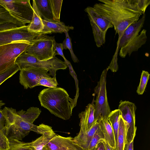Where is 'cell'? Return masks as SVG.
Wrapping results in <instances>:
<instances>
[{
    "label": "cell",
    "instance_id": "9c48e42d",
    "mask_svg": "<svg viewBox=\"0 0 150 150\" xmlns=\"http://www.w3.org/2000/svg\"><path fill=\"white\" fill-rule=\"evenodd\" d=\"M31 45L15 42L0 46V74L13 66L17 58Z\"/></svg>",
    "mask_w": 150,
    "mask_h": 150
},
{
    "label": "cell",
    "instance_id": "f546056e",
    "mask_svg": "<svg viewBox=\"0 0 150 150\" xmlns=\"http://www.w3.org/2000/svg\"><path fill=\"white\" fill-rule=\"evenodd\" d=\"M149 76L150 74L148 71H142L140 83L137 90V92L138 95H141L144 93L149 78Z\"/></svg>",
    "mask_w": 150,
    "mask_h": 150
},
{
    "label": "cell",
    "instance_id": "4dcf8cb0",
    "mask_svg": "<svg viewBox=\"0 0 150 150\" xmlns=\"http://www.w3.org/2000/svg\"><path fill=\"white\" fill-rule=\"evenodd\" d=\"M58 84L56 78L42 76L39 80L38 86H42L49 88H54L57 87Z\"/></svg>",
    "mask_w": 150,
    "mask_h": 150
},
{
    "label": "cell",
    "instance_id": "ba28073f",
    "mask_svg": "<svg viewBox=\"0 0 150 150\" xmlns=\"http://www.w3.org/2000/svg\"><path fill=\"white\" fill-rule=\"evenodd\" d=\"M0 5L24 25L31 22L33 9L30 0H0Z\"/></svg>",
    "mask_w": 150,
    "mask_h": 150
},
{
    "label": "cell",
    "instance_id": "74e56055",
    "mask_svg": "<svg viewBox=\"0 0 150 150\" xmlns=\"http://www.w3.org/2000/svg\"><path fill=\"white\" fill-rule=\"evenodd\" d=\"M19 27L17 25L11 23L0 24V31L11 29Z\"/></svg>",
    "mask_w": 150,
    "mask_h": 150
},
{
    "label": "cell",
    "instance_id": "603a6c76",
    "mask_svg": "<svg viewBox=\"0 0 150 150\" xmlns=\"http://www.w3.org/2000/svg\"><path fill=\"white\" fill-rule=\"evenodd\" d=\"M126 130L125 121L121 115L120 117L119 127L116 145V150H124L126 141Z\"/></svg>",
    "mask_w": 150,
    "mask_h": 150
},
{
    "label": "cell",
    "instance_id": "52a82bcc",
    "mask_svg": "<svg viewBox=\"0 0 150 150\" xmlns=\"http://www.w3.org/2000/svg\"><path fill=\"white\" fill-rule=\"evenodd\" d=\"M85 11L88 14L96 45L100 47L105 42L107 30L113 28V25L110 21L99 14L93 7H87Z\"/></svg>",
    "mask_w": 150,
    "mask_h": 150
},
{
    "label": "cell",
    "instance_id": "5bb4252c",
    "mask_svg": "<svg viewBox=\"0 0 150 150\" xmlns=\"http://www.w3.org/2000/svg\"><path fill=\"white\" fill-rule=\"evenodd\" d=\"M146 30L143 29L139 34L132 39L120 49L119 55L122 58L129 56L134 52H136L145 44L147 40Z\"/></svg>",
    "mask_w": 150,
    "mask_h": 150
},
{
    "label": "cell",
    "instance_id": "b9f144b4",
    "mask_svg": "<svg viewBox=\"0 0 150 150\" xmlns=\"http://www.w3.org/2000/svg\"><path fill=\"white\" fill-rule=\"evenodd\" d=\"M104 146L105 150H116V149L110 146L108 143L105 141H103Z\"/></svg>",
    "mask_w": 150,
    "mask_h": 150
},
{
    "label": "cell",
    "instance_id": "7a4b0ae2",
    "mask_svg": "<svg viewBox=\"0 0 150 150\" xmlns=\"http://www.w3.org/2000/svg\"><path fill=\"white\" fill-rule=\"evenodd\" d=\"M38 98L42 106L52 114L64 120L69 119L76 106L74 99L67 92L60 87L45 88L39 93Z\"/></svg>",
    "mask_w": 150,
    "mask_h": 150
},
{
    "label": "cell",
    "instance_id": "6da1fadb",
    "mask_svg": "<svg viewBox=\"0 0 150 150\" xmlns=\"http://www.w3.org/2000/svg\"><path fill=\"white\" fill-rule=\"evenodd\" d=\"M93 8L100 15L112 24L119 40L124 32L130 25L139 19L142 13L136 9L129 0H98Z\"/></svg>",
    "mask_w": 150,
    "mask_h": 150
},
{
    "label": "cell",
    "instance_id": "44dd1931",
    "mask_svg": "<svg viewBox=\"0 0 150 150\" xmlns=\"http://www.w3.org/2000/svg\"><path fill=\"white\" fill-rule=\"evenodd\" d=\"M33 15L31 22L28 26V30L33 32L41 33L44 25L36 6L33 1Z\"/></svg>",
    "mask_w": 150,
    "mask_h": 150
},
{
    "label": "cell",
    "instance_id": "f35d334b",
    "mask_svg": "<svg viewBox=\"0 0 150 150\" xmlns=\"http://www.w3.org/2000/svg\"><path fill=\"white\" fill-rule=\"evenodd\" d=\"M54 48L55 52V55H59L61 56L64 59L66 58L63 54L62 43H58L55 41L54 43Z\"/></svg>",
    "mask_w": 150,
    "mask_h": 150
},
{
    "label": "cell",
    "instance_id": "8d00e7d4",
    "mask_svg": "<svg viewBox=\"0 0 150 150\" xmlns=\"http://www.w3.org/2000/svg\"><path fill=\"white\" fill-rule=\"evenodd\" d=\"M108 69H110L113 72L117 71L118 69V65L117 63V56L115 55L114 56L109 66L107 68Z\"/></svg>",
    "mask_w": 150,
    "mask_h": 150
},
{
    "label": "cell",
    "instance_id": "9a60e30c",
    "mask_svg": "<svg viewBox=\"0 0 150 150\" xmlns=\"http://www.w3.org/2000/svg\"><path fill=\"white\" fill-rule=\"evenodd\" d=\"M145 18L146 15L145 14H143L142 17L138 21L129 25L126 28L120 39L117 41V50L139 34L143 26Z\"/></svg>",
    "mask_w": 150,
    "mask_h": 150
},
{
    "label": "cell",
    "instance_id": "4fadbf2b",
    "mask_svg": "<svg viewBox=\"0 0 150 150\" xmlns=\"http://www.w3.org/2000/svg\"><path fill=\"white\" fill-rule=\"evenodd\" d=\"M45 146L49 150H86L78 145L73 138L57 134Z\"/></svg>",
    "mask_w": 150,
    "mask_h": 150
},
{
    "label": "cell",
    "instance_id": "ffe728a7",
    "mask_svg": "<svg viewBox=\"0 0 150 150\" xmlns=\"http://www.w3.org/2000/svg\"><path fill=\"white\" fill-rule=\"evenodd\" d=\"M98 122L99 128L103 134L104 141L110 146L116 149L113 131L108 120L102 119Z\"/></svg>",
    "mask_w": 150,
    "mask_h": 150
},
{
    "label": "cell",
    "instance_id": "83f0119b",
    "mask_svg": "<svg viewBox=\"0 0 150 150\" xmlns=\"http://www.w3.org/2000/svg\"><path fill=\"white\" fill-rule=\"evenodd\" d=\"M8 150H29L31 147L29 143H25L18 140H9Z\"/></svg>",
    "mask_w": 150,
    "mask_h": 150
},
{
    "label": "cell",
    "instance_id": "30bf717a",
    "mask_svg": "<svg viewBox=\"0 0 150 150\" xmlns=\"http://www.w3.org/2000/svg\"><path fill=\"white\" fill-rule=\"evenodd\" d=\"M42 34L29 30L28 25L0 31V46L15 42H23L32 45Z\"/></svg>",
    "mask_w": 150,
    "mask_h": 150
},
{
    "label": "cell",
    "instance_id": "60d3db41",
    "mask_svg": "<svg viewBox=\"0 0 150 150\" xmlns=\"http://www.w3.org/2000/svg\"><path fill=\"white\" fill-rule=\"evenodd\" d=\"M92 150H105L103 143L102 142L99 143Z\"/></svg>",
    "mask_w": 150,
    "mask_h": 150
},
{
    "label": "cell",
    "instance_id": "8992f818",
    "mask_svg": "<svg viewBox=\"0 0 150 150\" xmlns=\"http://www.w3.org/2000/svg\"><path fill=\"white\" fill-rule=\"evenodd\" d=\"M54 37L42 34L24 52L40 61H46L55 56Z\"/></svg>",
    "mask_w": 150,
    "mask_h": 150
},
{
    "label": "cell",
    "instance_id": "277c9868",
    "mask_svg": "<svg viewBox=\"0 0 150 150\" xmlns=\"http://www.w3.org/2000/svg\"><path fill=\"white\" fill-rule=\"evenodd\" d=\"M15 63L18 65L20 71L29 67L47 69L49 71L50 75L54 78H56V72L57 70L65 69L68 67L64 62L55 56L46 61H40L35 57L24 52L18 56L16 60Z\"/></svg>",
    "mask_w": 150,
    "mask_h": 150
},
{
    "label": "cell",
    "instance_id": "4316f807",
    "mask_svg": "<svg viewBox=\"0 0 150 150\" xmlns=\"http://www.w3.org/2000/svg\"><path fill=\"white\" fill-rule=\"evenodd\" d=\"M54 21L60 22V14L63 0H50Z\"/></svg>",
    "mask_w": 150,
    "mask_h": 150
},
{
    "label": "cell",
    "instance_id": "836d02e7",
    "mask_svg": "<svg viewBox=\"0 0 150 150\" xmlns=\"http://www.w3.org/2000/svg\"><path fill=\"white\" fill-rule=\"evenodd\" d=\"M19 70L18 65L15 64L12 67L0 74V85Z\"/></svg>",
    "mask_w": 150,
    "mask_h": 150
},
{
    "label": "cell",
    "instance_id": "8fae6325",
    "mask_svg": "<svg viewBox=\"0 0 150 150\" xmlns=\"http://www.w3.org/2000/svg\"><path fill=\"white\" fill-rule=\"evenodd\" d=\"M136 109L135 104L128 101L121 100L119 102L118 109L126 125V144H129L134 141L136 135L137 127L135 126V112Z\"/></svg>",
    "mask_w": 150,
    "mask_h": 150
},
{
    "label": "cell",
    "instance_id": "3957f363",
    "mask_svg": "<svg viewBox=\"0 0 150 150\" xmlns=\"http://www.w3.org/2000/svg\"><path fill=\"white\" fill-rule=\"evenodd\" d=\"M2 111L6 127L5 135L8 140H21L30 131L38 133V126L23 119L15 109L5 107Z\"/></svg>",
    "mask_w": 150,
    "mask_h": 150
},
{
    "label": "cell",
    "instance_id": "f1b7e54d",
    "mask_svg": "<svg viewBox=\"0 0 150 150\" xmlns=\"http://www.w3.org/2000/svg\"><path fill=\"white\" fill-rule=\"evenodd\" d=\"M64 33L65 34L66 38L62 43L63 49L66 50L68 49L70 52L71 57L73 62L77 63L79 62V60L73 52L71 38L69 36L68 32L64 31Z\"/></svg>",
    "mask_w": 150,
    "mask_h": 150
},
{
    "label": "cell",
    "instance_id": "d6a6232c",
    "mask_svg": "<svg viewBox=\"0 0 150 150\" xmlns=\"http://www.w3.org/2000/svg\"><path fill=\"white\" fill-rule=\"evenodd\" d=\"M132 4L138 10L144 14L147 8L150 4L149 0H130Z\"/></svg>",
    "mask_w": 150,
    "mask_h": 150
},
{
    "label": "cell",
    "instance_id": "ab89813d",
    "mask_svg": "<svg viewBox=\"0 0 150 150\" xmlns=\"http://www.w3.org/2000/svg\"><path fill=\"white\" fill-rule=\"evenodd\" d=\"M133 141L129 144H125L124 150H133Z\"/></svg>",
    "mask_w": 150,
    "mask_h": 150
},
{
    "label": "cell",
    "instance_id": "5b68a950",
    "mask_svg": "<svg viewBox=\"0 0 150 150\" xmlns=\"http://www.w3.org/2000/svg\"><path fill=\"white\" fill-rule=\"evenodd\" d=\"M108 69H104L102 71L100 80L94 89L96 95L95 103L94 117L96 120L99 122L102 119L108 120L111 112L108 102L106 88V76Z\"/></svg>",
    "mask_w": 150,
    "mask_h": 150
},
{
    "label": "cell",
    "instance_id": "7402d4cb",
    "mask_svg": "<svg viewBox=\"0 0 150 150\" xmlns=\"http://www.w3.org/2000/svg\"><path fill=\"white\" fill-rule=\"evenodd\" d=\"M56 134L52 128L46 132L35 140L29 143L30 146L34 148L35 150H42Z\"/></svg>",
    "mask_w": 150,
    "mask_h": 150
},
{
    "label": "cell",
    "instance_id": "2e32d148",
    "mask_svg": "<svg viewBox=\"0 0 150 150\" xmlns=\"http://www.w3.org/2000/svg\"><path fill=\"white\" fill-rule=\"evenodd\" d=\"M95 104L93 102L91 103L88 104L86 106L84 111L79 113L80 131L87 132L91 128L97 121L95 119Z\"/></svg>",
    "mask_w": 150,
    "mask_h": 150
},
{
    "label": "cell",
    "instance_id": "e575fe53",
    "mask_svg": "<svg viewBox=\"0 0 150 150\" xmlns=\"http://www.w3.org/2000/svg\"><path fill=\"white\" fill-rule=\"evenodd\" d=\"M9 140L3 132L0 130V150H8Z\"/></svg>",
    "mask_w": 150,
    "mask_h": 150
},
{
    "label": "cell",
    "instance_id": "e0dca14e",
    "mask_svg": "<svg viewBox=\"0 0 150 150\" xmlns=\"http://www.w3.org/2000/svg\"><path fill=\"white\" fill-rule=\"evenodd\" d=\"M99 127V123L96 121L89 131L86 132L79 131L78 135L73 139L79 146L86 150H88L89 143Z\"/></svg>",
    "mask_w": 150,
    "mask_h": 150
},
{
    "label": "cell",
    "instance_id": "ac0fdd59",
    "mask_svg": "<svg viewBox=\"0 0 150 150\" xmlns=\"http://www.w3.org/2000/svg\"><path fill=\"white\" fill-rule=\"evenodd\" d=\"M43 20L56 22L53 16L50 0H33Z\"/></svg>",
    "mask_w": 150,
    "mask_h": 150
},
{
    "label": "cell",
    "instance_id": "d6986e66",
    "mask_svg": "<svg viewBox=\"0 0 150 150\" xmlns=\"http://www.w3.org/2000/svg\"><path fill=\"white\" fill-rule=\"evenodd\" d=\"M42 21L44 25V28L41 32L43 34H50L52 33H62L74 29L73 26H67L62 22H49L43 19Z\"/></svg>",
    "mask_w": 150,
    "mask_h": 150
},
{
    "label": "cell",
    "instance_id": "7bdbcfd3",
    "mask_svg": "<svg viewBox=\"0 0 150 150\" xmlns=\"http://www.w3.org/2000/svg\"><path fill=\"white\" fill-rule=\"evenodd\" d=\"M29 150H35L34 148L31 147V148Z\"/></svg>",
    "mask_w": 150,
    "mask_h": 150
},
{
    "label": "cell",
    "instance_id": "1f68e13d",
    "mask_svg": "<svg viewBox=\"0 0 150 150\" xmlns=\"http://www.w3.org/2000/svg\"><path fill=\"white\" fill-rule=\"evenodd\" d=\"M104 141L103 134L99 127L94 134L89 143L88 150H92L99 143Z\"/></svg>",
    "mask_w": 150,
    "mask_h": 150
},
{
    "label": "cell",
    "instance_id": "d590c367",
    "mask_svg": "<svg viewBox=\"0 0 150 150\" xmlns=\"http://www.w3.org/2000/svg\"><path fill=\"white\" fill-rule=\"evenodd\" d=\"M5 103L0 100V130L5 134L6 132V120L1 108Z\"/></svg>",
    "mask_w": 150,
    "mask_h": 150
},
{
    "label": "cell",
    "instance_id": "cb8c5ba5",
    "mask_svg": "<svg viewBox=\"0 0 150 150\" xmlns=\"http://www.w3.org/2000/svg\"><path fill=\"white\" fill-rule=\"evenodd\" d=\"M41 112V110L38 108L33 107L29 108L26 111L22 110L17 112V113L24 120L33 124L34 122L39 117Z\"/></svg>",
    "mask_w": 150,
    "mask_h": 150
},
{
    "label": "cell",
    "instance_id": "d4e9b609",
    "mask_svg": "<svg viewBox=\"0 0 150 150\" xmlns=\"http://www.w3.org/2000/svg\"><path fill=\"white\" fill-rule=\"evenodd\" d=\"M121 115L120 111L118 109H117L111 111L108 118V120L113 131L115 142V148L119 127V119Z\"/></svg>",
    "mask_w": 150,
    "mask_h": 150
},
{
    "label": "cell",
    "instance_id": "484cf974",
    "mask_svg": "<svg viewBox=\"0 0 150 150\" xmlns=\"http://www.w3.org/2000/svg\"><path fill=\"white\" fill-rule=\"evenodd\" d=\"M8 23H14L19 27L25 25L12 17L7 10L0 5V24Z\"/></svg>",
    "mask_w": 150,
    "mask_h": 150
},
{
    "label": "cell",
    "instance_id": "7c38bea8",
    "mask_svg": "<svg viewBox=\"0 0 150 150\" xmlns=\"http://www.w3.org/2000/svg\"><path fill=\"white\" fill-rule=\"evenodd\" d=\"M47 69L33 67H29L20 71L19 83L25 89L31 88L38 86L39 81L42 76L50 77Z\"/></svg>",
    "mask_w": 150,
    "mask_h": 150
}]
</instances>
